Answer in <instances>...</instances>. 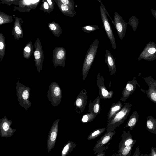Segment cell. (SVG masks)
<instances>
[{
    "instance_id": "1",
    "label": "cell",
    "mask_w": 156,
    "mask_h": 156,
    "mask_svg": "<svg viewBox=\"0 0 156 156\" xmlns=\"http://www.w3.org/2000/svg\"><path fill=\"white\" fill-rule=\"evenodd\" d=\"M99 40L95 39L90 45L84 59L82 69L83 80L87 77L88 72L94 61L98 48Z\"/></svg>"
},
{
    "instance_id": "2",
    "label": "cell",
    "mask_w": 156,
    "mask_h": 156,
    "mask_svg": "<svg viewBox=\"0 0 156 156\" xmlns=\"http://www.w3.org/2000/svg\"><path fill=\"white\" fill-rule=\"evenodd\" d=\"M132 105L130 103L125 104L122 109L108 124L106 129L107 132L114 130L116 128L124 123L129 114L131 109Z\"/></svg>"
},
{
    "instance_id": "3",
    "label": "cell",
    "mask_w": 156,
    "mask_h": 156,
    "mask_svg": "<svg viewBox=\"0 0 156 156\" xmlns=\"http://www.w3.org/2000/svg\"><path fill=\"white\" fill-rule=\"evenodd\" d=\"M16 89L17 100L20 105L27 110L32 103L29 100L30 88L21 83L18 80L16 84Z\"/></svg>"
},
{
    "instance_id": "4",
    "label": "cell",
    "mask_w": 156,
    "mask_h": 156,
    "mask_svg": "<svg viewBox=\"0 0 156 156\" xmlns=\"http://www.w3.org/2000/svg\"><path fill=\"white\" fill-rule=\"evenodd\" d=\"M47 97L51 105L55 107L60 103L62 99V90L55 82H53L49 86Z\"/></svg>"
},
{
    "instance_id": "5",
    "label": "cell",
    "mask_w": 156,
    "mask_h": 156,
    "mask_svg": "<svg viewBox=\"0 0 156 156\" xmlns=\"http://www.w3.org/2000/svg\"><path fill=\"white\" fill-rule=\"evenodd\" d=\"M100 10L104 27L110 41L112 48L115 50L116 48V44L111 26L107 18V14L101 5L100 6Z\"/></svg>"
},
{
    "instance_id": "6",
    "label": "cell",
    "mask_w": 156,
    "mask_h": 156,
    "mask_svg": "<svg viewBox=\"0 0 156 156\" xmlns=\"http://www.w3.org/2000/svg\"><path fill=\"white\" fill-rule=\"evenodd\" d=\"M35 50L33 52L35 65L39 73L42 69L44 55L41 44L39 38H37L34 44Z\"/></svg>"
},
{
    "instance_id": "7",
    "label": "cell",
    "mask_w": 156,
    "mask_h": 156,
    "mask_svg": "<svg viewBox=\"0 0 156 156\" xmlns=\"http://www.w3.org/2000/svg\"><path fill=\"white\" fill-rule=\"evenodd\" d=\"M143 59L150 61L156 59V44L154 42L150 41L142 51L138 60L140 61Z\"/></svg>"
},
{
    "instance_id": "8",
    "label": "cell",
    "mask_w": 156,
    "mask_h": 156,
    "mask_svg": "<svg viewBox=\"0 0 156 156\" xmlns=\"http://www.w3.org/2000/svg\"><path fill=\"white\" fill-rule=\"evenodd\" d=\"M66 52L64 48L56 47L53 50L52 62L54 66L56 68L59 66L65 67Z\"/></svg>"
},
{
    "instance_id": "9",
    "label": "cell",
    "mask_w": 156,
    "mask_h": 156,
    "mask_svg": "<svg viewBox=\"0 0 156 156\" xmlns=\"http://www.w3.org/2000/svg\"><path fill=\"white\" fill-rule=\"evenodd\" d=\"M114 14V25L116 29L119 38L122 40L126 34L127 23L117 12H115Z\"/></svg>"
},
{
    "instance_id": "10",
    "label": "cell",
    "mask_w": 156,
    "mask_h": 156,
    "mask_svg": "<svg viewBox=\"0 0 156 156\" xmlns=\"http://www.w3.org/2000/svg\"><path fill=\"white\" fill-rule=\"evenodd\" d=\"M59 120L60 119H58L54 122L48 133L47 144L48 152L55 146L58 131V123Z\"/></svg>"
},
{
    "instance_id": "11",
    "label": "cell",
    "mask_w": 156,
    "mask_h": 156,
    "mask_svg": "<svg viewBox=\"0 0 156 156\" xmlns=\"http://www.w3.org/2000/svg\"><path fill=\"white\" fill-rule=\"evenodd\" d=\"M87 101V93L85 89L82 90L77 97L74 105L76 112L80 114L84 110Z\"/></svg>"
},
{
    "instance_id": "12",
    "label": "cell",
    "mask_w": 156,
    "mask_h": 156,
    "mask_svg": "<svg viewBox=\"0 0 156 156\" xmlns=\"http://www.w3.org/2000/svg\"><path fill=\"white\" fill-rule=\"evenodd\" d=\"M104 79L100 73H98L97 76V84L99 89V94L101 99L106 100L111 98L113 94L112 90L108 91L105 86Z\"/></svg>"
},
{
    "instance_id": "13",
    "label": "cell",
    "mask_w": 156,
    "mask_h": 156,
    "mask_svg": "<svg viewBox=\"0 0 156 156\" xmlns=\"http://www.w3.org/2000/svg\"><path fill=\"white\" fill-rule=\"evenodd\" d=\"M144 79L148 85V88L146 91L142 90L145 93L151 101L156 104V80L151 76L144 77Z\"/></svg>"
},
{
    "instance_id": "14",
    "label": "cell",
    "mask_w": 156,
    "mask_h": 156,
    "mask_svg": "<svg viewBox=\"0 0 156 156\" xmlns=\"http://www.w3.org/2000/svg\"><path fill=\"white\" fill-rule=\"evenodd\" d=\"M0 133L2 137H10L16 130L10 127L12 122L4 117L0 120Z\"/></svg>"
},
{
    "instance_id": "15",
    "label": "cell",
    "mask_w": 156,
    "mask_h": 156,
    "mask_svg": "<svg viewBox=\"0 0 156 156\" xmlns=\"http://www.w3.org/2000/svg\"><path fill=\"white\" fill-rule=\"evenodd\" d=\"M137 83V81L134 77L132 80L129 81L126 85L122 92V96L120 100L125 102L135 91Z\"/></svg>"
},
{
    "instance_id": "16",
    "label": "cell",
    "mask_w": 156,
    "mask_h": 156,
    "mask_svg": "<svg viewBox=\"0 0 156 156\" xmlns=\"http://www.w3.org/2000/svg\"><path fill=\"white\" fill-rule=\"evenodd\" d=\"M115 133V131L114 130L107 132L102 136L98 141L93 148V151L95 152V153H98L102 147L112 139V137Z\"/></svg>"
},
{
    "instance_id": "17",
    "label": "cell",
    "mask_w": 156,
    "mask_h": 156,
    "mask_svg": "<svg viewBox=\"0 0 156 156\" xmlns=\"http://www.w3.org/2000/svg\"><path fill=\"white\" fill-rule=\"evenodd\" d=\"M105 62L108 68L110 75H115L116 71L115 64L116 58H114L108 50H105Z\"/></svg>"
},
{
    "instance_id": "18",
    "label": "cell",
    "mask_w": 156,
    "mask_h": 156,
    "mask_svg": "<svg viewBox=\"0 0 156 156\" xmlns=\"http://www.w3.org/2000/svg\"><path fill=\"white\" fill-rule=\"evenodd\" d=\"M121 138V140L118 145V148L135 144L136 142V140L133 139L132 135L129 131L127 132L122 131Z\"/></svg>"
},
{
    "instance_id": "19",
    "label": "cell",
    "mask_w": 156,
    "mask_h": 156,
    "mask_svg": "<svg viewBox=\"0 0 156 156\" xmlns=\"http://www.w3.org/2000/svg\"><path fill=\"white\" fill-rule=\"evenodd\" d=\"M123 107V105L119 101L116 103H113L111 106L107 115V124L114 117L116 114Z\"/></svg>"
},
{
    "instance_id": "20",
    "label": "cell",
    "mask_w": 156,
    "mask_h": 156,
    "mask_svg": "<svg viewBox=\"0 0 156 156\" xmlns=\"http://www.w3.org/2000/svg\"><path fill=\"white\" fill-rule=\"evenodd\" d=\"M101 98L98 96L93 101H90L88 106V112H92L96 115L99 114L101 110L100 100Z\"/></svg>"
},
{
    "instance_id": "21",
    "label": "cell",
    "mask_w": 156,
    "mask_h": 156,
    "mask_svg": "<svg viewBox=\"0 0 156 156\" xmlns=\"http://www.w3.org/2000/svg\"><path fill=\"white\" fill-rule=\"evenodd\" d=\"M139 115L137 111L135 110L130 116L127 122L126 127L132 130L135 127L139 119Z\"/></svg>"
},
{
    "instance_id": "22",
    "label": "cell",
    "mask_w": 156,
    "mask_h": 156,
    "mask_svg": "<svg viewBox=\"0 0 156 156\" xmlns=\"http://www.w3.org/2000/svg\"><path fill=\"white\" fill-rule=\"evenodd\" d=\"M147 128L150 133L156 134V119L151 116H148L146 121Z\"/></svg>"
},
{
    "instance_id": "23",
    "label": "cell",
    "mask_w": 156,
    "mask_h": 156,
    "mask_svg": "<svg viewBox=\"0 0 156 156\" xmlns=\"http://www.w3.org/2000/svg\"><path fill=\"white\" fill-rule=\"evenodd\" d=\"M135 144L124 147L118 148L117 153L112 155L117 156H130L131 153V150Z\"/></svg>"
},
{
    "instance_id": "24",
    "label": "cell",
    "mask_w": 156,
    "mask_h": 156,
    "mask_svg": "<svg viewBox=\"0 0 156 156\" xmlns=\"http://www.w3.org/2000/svg\"><path fill=\"white\" fill-rule=\"evenodd\" d=\"M76 145L77 144L74 142L68 141L63 148L61 156H65L68 155L75 148Z\"/></svg>"
},
{
    "instance_id": "25",
    "label": "cell",
    "mask_w": 156,
    "mask_h": 156,
    "mask_svg": "<svg viewBox=\"0 0 156 156\" xmlns=\"http://www.w3.org/2000/svg\"><path fill=\"white\" fill-rule=\"evenodd\" d=\"M33 52V45L31 41L28 42L24 48L23 51V57L26 59H29Z\"/></svg>"
},
{
    "instance_id": "26",
    "label": "cell",
    "mask_w": 156,
    "mask_h": 156,
    "mask_svg": "<svg viewBox=\"0 0 156 156\" xmlns=\"http://www.w3.org/2000/svg\"><path fill=\"white\" fill-rule=\"evenodd\" d=\"M6 48L5 39L3 35L0 34V59L1 61L4 57Z\"/></svg>"
},
{
    "instance_id": "27",
    "label": "cell",
    "mask_w": 156,
    "mask_h": 156,
    "mask_svg": "<svg viewBox=\"0 0 156 156\" xmlns=\"http://www.w3.org/2000/svg\"><path fill=\"white\" fill-rule=\"evenodd\" d=\"M106 129V128L96 129L91 132L88 136L87 139L90 140L95 139L103 133Z\"/></svg>"
},
{
    "instance_id": "28",
    "label": "cell",
    "mask_w": 156,
    "mask_h": 156,
    "mask_svg": "<svg viewBox=\"0 0 156 156\" xmlns=\"http://www.w3.org/2000/svg\"><path fill=\"white\" fill-rule=\"evenodd\" d=\"M97 116L92 112H88L82 116L81 122L83 123H88L92 121Z\"/></svg>"
},
{
    "instance_id": "29",
    "label": "cell",
    "mask_w": 156,
    "mask_h": 156,
    "mask_svg": "<svg viewBox=\"0 0 156 156\" xmlns=\"http://www.w3.org/2000/svg\"><path fill=\"white\" fill-rule=\"evenodd\" d=\"M81 29L84 32L89 33L91 32L99 30L100 28L98 25L89 24L82 27Z\"/></svg>"
},
{
    "instance_id": "30",
    "label": "cell",
    "mask_w": 156,
    "mask_h": 156,
    "mask_svg": "<svg viewBox=\"0 0 156 156\" xmlns=\"http://www.w3.org/2000/svg\"><path fill=\"white\" fill-rule=\"evenodd\" d=\"M139 23L138 20L135 16H132L129 20L128 24L132 27L134 31L137 29Z\"/></svg>"
},
{
    "instance_id": "31",
    "label": "cell",
    "mask_w": 156,
    "mask_h": 156,
    "mask_svg": "<svg viewBox=\"0 0 156 156\" xmlns=\"http://www.w3.org/2000/svg\"><path fill=\"white\" fill-rule=\"evenodd\" d=\"M150 155L149 156H156V148L152 147L151 148Z\"/></svg>"
},
{
    "instance_id": "32",
    "label": "cell",
    "mask_w": 156,
    "mask_h": 156,
    "mask_svg": "<svg viewBox=\"0 0 156 156\" xmlns=\"http://www.w3.org/2000/svg\"><path fill=\"white\" fill-rule=\"evenodd\" d=\"M140 151L139 147L138 146L137 147V148L136 149L135 152L134 153V154L133 155V156H139L140 154Z\"/></svg>"
},
{
    "instance_id": "33",
    "label": "cell",
    "mask_w": 156,
    "mask_h": 156,
    "mask_svg": "<svg viewBox=\"0 0 156 156\" xmlns=\"http://www.w3.org/2000/svg\"><path fill=\"white\" fill-rule=\"evenodd\" d=\"M151 13L153 16L156 19V11L154 9H151Z\"/></svg>"
},
{
    "instance_id": "34",
    "label": "cell",
    "mask_w": 156,
    "mask_h": 156,
    "mask_svg": "<svg viewBox=\"0 0 156 156\" xmlns=\"http://www.w3.org/2000/svg\"><path fill=\"white\" fill-rule=\"evenodd\" d=\"M44 6L45 9H48V5L47 2H45L44 3Z\"/></svg>"
},
{
    "instance_id": "35",
    "label": "cell",
    "mask_w": 156,
    "mask_h": 156,
    "mask_svg": "<svg viewBox=\"0 0 156 156\" xmlns=\"http://www.w3.org/2000/svg\"><path fill=\"white\" fill-rule=\"evenodd\" d=\"M24 2L26 4H29L31 3L30 0H24Z\"/></svg>"
},
{
    "instance_id": "36",
    "label": "cell",
    "mask_w": 156,
    "mask_h": 156,
    "mask_svg": "<svg viewBox=\"0 0 156 156\" xmlns=\"http://www.w3.org/2000/svg\"><path fill=\"white\" fill-rule=\"evenodd\" d=\"M39 1V0H30L31 3H35L38 2Z\"/></svg>"
},
{
    "instance_id": "37",
    "label": "cell",
    "mask_w": 156,
    "mask_h": 156,
    "mask_svg": "<svg viewBox=\"0 0 156 156\" xmlns=\"http://www.w3.org/2000/svg\"><path fill=\"white\" fill-rule=\"evenodd\" d=\"M3 22V21L2 18L0 17V24H2Z\"/></svg>"
},
{
    "instance_id": "38",
    "label": "cell",
    "mask_w": 156,
    "mask_h": 156,
    "mask_svg": "<svg viewBox=\"0 0 156 156\" xmlns=\"http://www.w3.org/2000/svg\"><path fill=\"white\" fill-rule=\"evenodd\" d=\"M49 4L51 5L52 4V2L51 0H47Z\"/></svg>"
},
{
    "instance_id": "39",
    "label": "cell",
    "mask_w": 156,
    "mask_h": 156,
    "mask_svg": "<svg viewBox=\"0 0 156 156\" xmlns=\"http://www.w3.org/2000/svg\"></svg>"
}]
</instances>
